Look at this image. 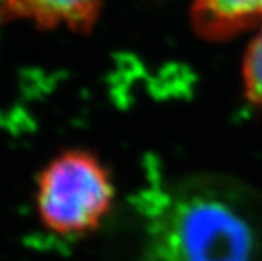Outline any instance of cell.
Listing matches in <instances>:
<instances>
[{
    "label": "cell",
    "instance_id": "6da1fadb",
    "mask_svg": "<svg viewBox=\"0 0 262 261\" xmlns=\"http://www.w3.org/2000/svg\"><path fill=\"white\" fill-rule=\"evenodd\" d=\"M143 261H262L260 205L226 178L173 184L148 211Z\"/></svg>",
    "mask_w": 262,
    "mask_h": 261
},
{
    "label": "cell",
    "instance_id": "7a4b0ae2",
    "mask_svg": "<svg viewBox=\"0 0 262 261\" xmlns=\"http://www.w3.org/2000/svg\"><path fill=\"white\" fill-rule=\"evenodd\" d=\"M115 200L110 170L91 151L68 150L54 157L36 179V212L58 236H83L108 216Z\"/></svg>",
    "mask_w": 262,
    "mask_h": 261
},
{
    "label": "cell",
    "instance_id": "3957f363",
    "mask_svg": "<svg viewBox=\"0 0 262 261\" xmlns=\"http://www.w3.org/2000/svg\"><path fill=\"white\" fill-rule=\"evenodd\" d=\"M102 5L104 0H0V22L26 21L41 29L66 27L86 33Z\"/></svg>",
    "mask_w": 262,
    "mask_h": 261
},
{
    "label": "cell",
    "instance_id": "277c9868",
    "mask_svg": "<svg viewBox=\"0 0 262 261\" xmlns=\"http://www.w3.org/2000/svg\"><path fill=\"white\" fill-rule=\"evenodd\" d=\"M190 21L198 36L228 41L260 27L262 0H192Z\"/></svg>",
    "mask_w": 262,
    "mask_h": 261
},
{
    "label": "cell",
    "instance_id": "5b68a950",
    "mask_svg": "<svg viewBox=\"0 0 262 261\" xmlns=\"http://www.w3.org/2000/svg\"><path fill=\"white\" fill-rule=\"evenodd\" d=\"M242 79L247 99L262 109V24L247 47Z\"/></svg>",
    "mask_w": 262,
    "mask_h": 261
}]
</instances>
